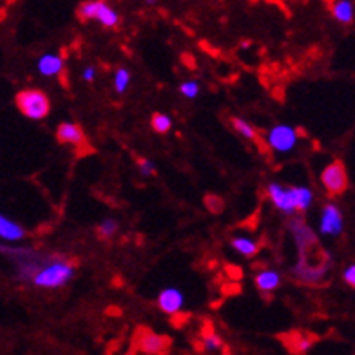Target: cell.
<instances>
[{
    "label": "cell",
    "mask_w": 355,
    "mask_h": 355,
    "mask_svg": "<svg viewBox=\"0 0 355 355\" xmlns=\"http://www.w3.org/2000/svg\"><path fill=\"white\" fill-rule=\"evenodd\" d=\"M232 247L247 257L254 256V254H257V250H259V245L254 243L252 239L248 238H234Z\"/></svg>",
    "instance_id": "ac0fdd59"
},
{
    "label": "cell",
    "mask_w": 355,
    "mask_h": 355,
    "mask_svg": "<svg viewBox=\"0 0 355 355\" xmlns=\"http://www.w3.org/2000/svg\"><path fill=\"white\" fill-rule=\"evenodd\" d=\"M322 187L327 189L330 196H341L348 189V173L341 159H334L332 164L321 173Z\"/></svg>",
    "instance_id": "277c9868"
},
{
    "label": "cell",
    "mask_w": 355,
    "mask_h": 355,
    "mask_svg": "<svg viewBox=\"0 0 355 355\" xmlns=\"http://www.w3.org/2000/svg\"><path fill=\"white\" fill-rule=\"evenodd\" d=\"M343 277H345V281L352 286V288H355V263L346 268L345 274H343Z\"/></svg>",
    "instance_id": "d4e9b609"
},
{
    "label": "cell",
    "mask_w": 355,
    "mask_h": 355,
    "mask_svg": "<svg viewBox=\"0 0 355 355\" xmlns=\"http://www.w3.org/2000/svg\"><path fill=\"white\" fill-rule=\"evenodd\" d=\"M279 339L288 348L290 354L294 355H301L304 352H309L310 346L318 341V337L313 336V334L303 332V330H292V332L281 334Z\"/></svg>",
    "instance_id": "52a82bcc"
},
{
    "label": "cell",
    "mask_w": 355,
    "mask_h": 355,
    "mask_svg": "<svg viewBox=\"0 0 355 355\" xmlns=\"http://www.w3.org/2000/svg\"><path fill=\"white\" fill-rule=\"evenodd\" d=\"M159 309L164 310V312L171 313V315H174V313L182 312V304H183V295L180 290L176 288H167L164 290L162 294H159Z\"/></svg>",
    "instance_id": "8fae6325"
},
{
    "label": "cell",
    "mask_w": 355,
    "mask_h": 355,
    "mask_svg": "<svg viewBox=\"0 0 355 355\" xmlns=\"http://www.w3.org/2000/svg\"><path fill=\"white\" fill-rule=\"evenodd\" d=\"M203 203H205V207L212 214H220L223 211V200L220 196H216V194H207Z\"/></svg>",
    "instance_id": "ffe728a7"
},
{
    "label": "cell",
    "mask_w": 355,
    "mask_h": 355,
    "mask_svg": "<svg viewBox=\"0 0 355 355\" xmlns=\"http://www.w3.org/2000/svg\"><path fill=\"white\" fill-rule=\"evenodd\" d=\"M129 78H131V75H129V71L123 69V67H120V69L116 71V78H114V87H116L118 93H123L127 87V84H129Z\"/></svg>",
    "instance_id": "44dd1931"
},
{
    "label": "cell",
    "mask_w": 355,
    "mask_h": 355,
    "mask_svg": "<svg viewBox=\"0 0 355 355\" xmlns=\"http://www.w3.org/2000/svg\"><path fill=\"white\" fill-rule=\"evenodd\" d=\"M15 103L24 116L31 118V120H44L51 111V102L47 98V94L38 89L20 91L15 98Z\"/></svg>",
    "instance_id": "7a4b0ae2"
},
{
    "label": "cell",
    "mask_w": 355,
    "mask_h": 355,
    "mask_svg": "<svg viewBox=\"0 0 355 355\" xmlns=\"http://www.w3.org/2000/svg\"><path fill=\"white\" fill-rule=\"evenodd\" d=\"M189 318H191L189 313H183V315H182V312L174 313V315H173V324H174V327H183V319H189Z\"/></svg>",
    "instance_id": "4316f807"
},
{
    "label": "cell",
    "mask_w": 355,
    "mask_h": 355,
    "mask_svg": "<svg viewBox=\"0 0 355 355\" xmlns=\"http://www.w3.org/2000/svg\"><path fill=\"white\" fill-rule=\"evenodd\" d=\"M230 122H232V127H234V129H236V131L239 132V135L245 136L247 140H252L254 144H256L257 147H259V150H261L263 155H268V145H266L265 141L261 140V136L257 135V131H256V129H254L252 125H248V123L243 122L241 118H232Z\"/></svg>",
    "instance_id": "7c38bea8"
},
{
    "label": "cell",
    "mask_w": 355,
    "mask_h": 355,
    "mask_svg": "<svg viewBox=\"0 0 355 355\" xmlns=\"http://www.w3.org/2000/svg\"><path fill=\"white\" fill-rule=\"evenodd\" d=\"M135 346L136 350L147 355H167L173 346V339L168 336H159L149 328L138 327L135 332Z\"/></svg>",
    "instance_id": "3957f363"
},
{
    "label": "cell",
    "mask_w": 355,
    "mask_h": 355,
    "mask_svg": "<svg viewBox=\"0 0 355 355\" xmlns=\"http://www.w3.org/2000/svg\"><path fill=\"white\" fill-rule=\"evenodd\" d=\"M24 236H26V230L20 225L8 220L4 216H0V238L8 239V241H19Z\"/></svg>",
    "instance_id": "4fadbf2b"
},
{
    "label": "cell",
    "mask_w": 355,
    "mask_h": 355,
    "mask_svg": "<svg viewBox=\"0 0 355 355\" xmlns=\"http://www.w3.org/2000/svg\"><path fill=\"white\" fill-rule=\"evenodd\" d=\"M78 19L82 22L85 20H91V19H96L98 22H102L105 28H114L118 24V15L109 8L105 2H84V4L80 6L78 11Z\"/></svg>",
    "instance_id": "8992f818"
},
{
    "label": "cell",
    "mask_w": 355,
    "mask_h": 355,
    "mask_svg": "<svg viewBox=\"0 0 355 355\" xmlns=\"http://www.w3.org/2000/svg\"><path fill=\"white\" fill-rule=\"evenodd\" d=\"M118 230V225H116V221L114 220H105V221H102V223H100V227H98V236L100 238H111L112 234L116 232Z\"/></svg>",
    "instance_id": "7402d4cb"
},
{
    "label": "cell",
    "mask_w": 355,
    "mask_h": 355,
    "mask_svg": "<svg viewBox=\"0 0 355 355\" xmlns=\"http://www.w3.org/2000/svg\"><path fill=\"white\" fill-rule=\"evenodd\" d=\"M150 125H153V129H155L156 132L164 135V132H167L168 129H171L173 122H171V118H168L167 114L155 112V114H153V118H150Z\"/></svg>",
    "instance_id": "d6986e66"
},
{
    "label": "cell",
    "mask_w": 355,
    "mask_h": 355,
    "mask_svg": "<svg viewBox=\"0 0 355 355\" xmlns=\"http://www.w3.org/2000/svg\"><path fill=\"white\" fill-rule=\"evenodd\" d=\"M56 140L60 144L66 145H75L76 147V156H87L93 155L94 149L91 147V144L87 141L84 135V129L76 123H60L58 129H56Z\"/></svg>",
    "instance_id": "5b68a950"
},
{
    "label": "cell",
    "mask_w": 355,
    "mask_h": 355,
    "mask_svg": "<svg viewBox=\"0 0 355 355\" xmlns=\"http://www.w3.org/2000/svg\"><path fill=\"white\" fill-rule=\"evenodd\" d=\"M295 140H297V131L286 125L274 127L268 135V145L276 150H281V153L292 149L295 145Z\"/></svg>",
    "instance_id": "ba28073f"
},
{
    "label": "cell",
    "mask_w": 355,
    "mask_h": 355,
    "mask_svg": "<svg viewBox=\"0 0 355 355\" xmlns=\"http://www.w3.org/2000/svg\"><path fill=\"white\" fill-rule=\"evenodd\" d=\"M343 230V216L336 205H327L321 216V232L336 236Z\"/></svg>",
    "instance_id": "30bf717a"
},
{
    "label": "cell",
    "mask_w": 355,
    "mask_h": 355,
    "mask_svg": "<svg viewBox=\"0 0 355 355\" xmlns=\"http://www.w3.org/2000/svg\"><path fill=\"white\" fill-rule=\"evenodd\" d=\"M330 10H332L334 17H336L339 22H352V19H354V6L350 4V2H334L332 6H330Z\"/></svg>",
    "instance_id": "2e32d148"
},
{
    "label": "cell",
    "mask_w": 355,
    "mask_h": 355,
    "mask_svg": "<svg viewBox=\"0 0 355 355\" xmlns=\"http://www.w3.org/2000/svg\"><path fill=\"white\" fill-rule=\"evenodd\" d=\"M138 164H140V168L144 174H155V167H153L150 162H147V159H138Z\"/></svg>",
    "instance_id": "484cf974"
},
{
    "label": "cell",
    "mask_w": 355,
    "mask_h": 355,
    "mask_svg": "<svg viewBox=\"0 0 355 355\" xmlns=\"http://www.w3.org/2000/svg\"><path fill=\"white\" fill-rule=\"evenodd\" d=\"M73 274H75V263L62 259V257H53V259L40 261L37 274L31 281L42 288H58L66 285Z\"/></svg>",
    "instance_id": "6da1fadb"
},
{
    "label": "cell",
    "mask_w": 355,
    "mask_h": 355,
    "mask_svg": "<svg viewBox=\"0 0 355 355\" xmlns=\"http://www.w3.org/2000/svg\"><path fill=\"white\" fill-rule=\"evenodd\" d=\"M225 272L229 274V277H230V281H232V283H239V281L243 279V270H241V266L225 265Z\"/></svg>",
    "instance_id": "603a6c76"
},
{
    "label": "cell",
    "mask_w": 355,
    "mask_h": 355,
    "mask_svg": "<svg viewBox=\"0 0 355 355\" xmlns=\"http://www.w3.org/2000/svg\"><path fill=\"white\" fill-rule=\"evenodd\" d=\"M107 313H109V315H120V313H122V310H118V309H114V306H112V309L107 310Z\"/></svg>",
    "instance_id": "f546056e"
},
{
    "label": "cell",
    "mask_w": 355,
    "mask_h": 355,
    "mask_svg": "<svg viewBox=\"0 0 355 355\" xmlns=\"http://www.w3.org/2000/svg\"><path fill=\"white\" fill-rule=\"evenodd\" d=\"M84 78L87 80V82H91V80L94 78V69H93V67H89V69L84 71Z\"/></svg>",
    "instance_id": "f1b7e54d"
},
{
    "label": "cell",
    "mask_w": 355,
    "mask_h": 355,
    "mask_svg": "<svg viewBox=\"0 0 355 355\" xmlns=\"http://www.w3.org/2000/svg\"><path fill=\"white\" fill-rule=\"evenodd\" d=\"M62 69H64V62H62V58H58L55 55H46L38 60V71L46 76L56 75Z\"/></svg>",
    "instance_id": "5bb4252c"
},
{
    "label": "cell",
    "mask_w": 355,
    "mask_h": 355,
    "mask_svg": "<svg viewBox=\"0 0 355 355\" xmlns=\"http://www.w3.org/2000/svg\"><path fill=\"white\" fill-rule=\"evenodd\" d=\"M180 91H182L187 98H194V96H198V93H200V87H198L196 82H187V84L180 85Z\"/></svg>",
    "instance_id": "cb8c5ba5"
},
{
    "label": "cell",
    "mask_w": 355,
    "mask_h": 355,
    "mask_svg": "<svg viewBox=\"0 0 355 355\" xmlns=\"http://www.w3.org/2000/svg\"><path fill=\"white\" fill-rule=\"evenodd\" d=\"M266 194L272 200V203L281 209L286 214H292L295 211V203H294V194H292V189H285L277 185V183H270L266 187Z\"/></svg>",
    "instance_id": "9c48e42d"
},
{
    "label": "cell",
    "mask_w": 355,
    "mask_h": 355,
    "mask_svg": "<svg viewBox=\"0 0 355 355\" xmlns=\"http://www.w3.org/2000/svg\"><path fill=\"white\" fill-rule=\"evenodd\" d=\"M281 283V277L277 272L272 270H263L261 274H257L256 276V285L257 288L261 290V292H270V290L277 288Z\"/></svg>",
    "instance_id": "9a60e30c"
},
{
    "label": "cell",
    "mask_w": 355,
    "mask_h": 355,
    "mask_svg": "<svg viewBox=\"0 0 355 355\" xmlns=\"http://www.w3.org/2000/svg\"><path fill=\"white\" fill-rule=\"evenodd\" d=\"M292 194H294L295 211H306L310 203H312V192L304 187H294L292 189Z\"/></svg>",
    "instance_id": "e0dca14e"
},
{
    "label": "cell",
    "mask_w": 355,
    "mask_h": 355,
    "mask_svg": "<svg viewBox=\"0 0 355 355\" xmlns=\"http://www.w3.org/2000/svg\"><path fill=\"white\" fill-rule=\"evenodd\" d=\"M182 58H183V62H187V67H189V69H196V64H194V58H191V56H189V55H183Z\"/></svg>",
    "instance_id": "83f0119b"
}]
</instances>
